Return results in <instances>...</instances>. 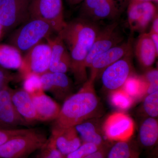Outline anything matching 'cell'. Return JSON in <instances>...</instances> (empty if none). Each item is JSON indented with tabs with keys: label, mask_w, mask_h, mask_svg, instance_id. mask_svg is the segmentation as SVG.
<instances>
[{
	"label": "cell",
	"mask_w": 158,
	"mask_h": 158,
	"mask_svg": "<svg viewBox=\"0 0 158 158\" xmlns=\"http://www.w3.org/2000/svg\"><path fill=\"white\" fill-rule=\"evenodd\" d=\"M11 100L19 115L27 125L38 121L31 94L23 88L12 89Z\"/></svg>",
	"instance_id": "19"
},
{
	"label": "cell",
	"mask_w": 158,
	"mask_h": 158,
	"mask_svg": "<svg viewBox=\"0 0 158 158\" xmlns=\"http://www.w3.org/2000/svg\"><path fill=\"white\" fill-rule=\"evenodd\" d=\"M50 138L57 149L65 156L73 152L82 144L81 140L74 127H52Z\"/></svg>",
	"instance_id": "16"
},
{
	"label": "cell",
	"mask_w": 158,
	"mask_h": 158,
	"mask_svg": "<svg viewBox=\"0 0 158 158\" xmlns=\"http://www.w3.org/2000/svg\"><path fill=\"white\" fill-rule=\"evenodd\" d=\"M83 142L92 143L102 148L104 140L100 131L95 123L87 120L74 127Z\"/></svg>",
	"instance_id": "22"
},
{
	"label": "cell",
	"mask_w": 158,
	"mask_h": 158,
	"mask_svg": "<svg viewBox=\"0 0 158 158\" xmlns=\"http://www.w3.org/2000/svg\"><path fill=\"white\" fill-rule=\"evenodd\" d=\"M129 0H102L83 18L93 21L118 18L128 4Z\"/></svg>",
	"instance_id": "18"
},
{
	"label": "cell",
	"mask_w": 158,
	"mask_h": 158,
	"mask_svg": "<svg viewBox=\"0 0 158 158\" xmlns=\"http://www.w3.org/2000/svg\"><path fill=\"white\" fill-rule=\"evenodd\" d=\"M45 40L51 49V62L49 71L66 73L70 71V54L61 37L58 35L54 37L50 36Z\"/></svg>",
	"instance_id": "15"
},
{
	"label": "cell",
	"mask_w": 158,
	"mask_h": 158,
	"mask_svg": "<svg viewBox=\"0 0 158 158\" xmlns=\"http://www.w3.org/2000/svg\"><path fill=\"white\" fill-rule=\"evenodd\" d=\"M107 158H140V155L128 141H117L111 148Z\"/></svg>",
	"instance_id": "25"
},
{
	"label": "cell",
	"mask_w": 158,
	"mask_h": 158,
	"mask_svg": "<svg viewBox=\"0 0 158 158\" xmlns=\"http://www.w3.org/2000/svg\"><path fill=\"white\" fill-rule=\"evenodd\" d=\"M106 153L104 149L102 148L96 152L91 154L84 158H106Z\"/></svg>",
	"instance_id": "34"
},
{
	"label": "cell",
	"mask_w": 158,
	"mask_h": 158,
	"mask_svg": "<svg viewBox=\"0 0 158 158\" xmlns=\"http://www.w3.org/2000/svg\"><path fill=\"white\" fill-rule=\"evenodd\" d=\"M149 34L153 43L154 44L156 49L158 51V34L150 31Z\"/></svg>",
	"instance_id": "35"
},
{
	"label": "cell",
	"mask_w": 158,
	"mask_h": 158,
	"mask_svg": "<svg viewBox=\"0 0 158 158\" xmlns=\"http://www.w3.org/2000/svg\"><path fill=\"white\" fill-rule=\"evenodd\" d=\"M23 80V88L29 93H34L41 88L40 76L34 73H29L22 78Z\"/></svg>",
	"instance_id": "29"
},
{
	"label": "cell",
	"mask_w": 158,
	"mask_h": 158,
	"mask_svg": "<svg viewBox=\"0 0 158 158\" xmlns=\"http://www.w3.org/2000/svg\"><path fill=\"white\" fill-rule=\"evenodd\" d=\"M48 139L44 133L32 128L0 146V158H28L41 149Z\"/></svg>",
	"instance_id": "4"
},
{
	"label": "cell",
	"mask_w": 158,
	"mask_h": 158,
	"mask_svg": "<svg viewBox=\"0 0 158 158\" xmlns=\"http://www.w3.org/2000/svg\"><path fill=\"white\" fill-rule=\"evenodd\" d=\"M127 7L128 22L132 32L144 33L158 15L152 2L129 0Z\"/></svg>",
	"instance_id": "10"
},
{
	"label": "cell",
	"mask_w": 158,
	"mask_h": 158,
	"mask_svg": "<svg viewBox=\"0 0 158 158\" xmlns=\"http://www.w3.org/2000/svg\"><path fill=\"white\" fill-rule=\"evenodd\" d=\"M5 32H6V31H5V28H4V27L0 24V40H1L4 34H5Z\"/></svg>",
	"instance_id": "38"
},
{
	"label": "cell",
	"mask_w": 158,
	"mask_h": 158,
	"mask_svg": "<svg viewBox=\"0 0 158 158\" xmlns=\"http://www.w3.org/2000/svg\"><path fill=\"white\" fill-rule=\"evenodd\" d=\"M40 152L36 158H66L57 149L53 141L48 138L46 143L39 150Z\"/></svg>",
	"instance_id": "28"
},
{
	"label": "cell",
	"mask_w": 158,
	"mask_h": 158,
	"mask_svg": "<svg viewBox=\"0 0 158 158\" xmlns=\"http://www.w3.org/2000/svg\"><path fill=\"white\" fill-rule=\"evenodd\" d=\"M23 56L21 52L9 44H0V66L8 69L21 68Z\"/></svg>",
	"instance_id": "21"
},
{
	"label": "cell",
	"mask_w": 158,
	"mask_h": 158,
	"mask_svg": "<svg viewBox=\"0 0 158 158\" xmlns=\"http://www.w3.org/2000/svg\"><path fill=\"white\" fill-rule=\"evenodd\" d=\"M132 37H130L127 42H123L112 48L98 55L91 63L90 78L95 80L107 67L123 58L131 51L133 50Z\"/></svg>",
	"instance_id": "12"
},
{
	"label": "cell",
	"mask_w": 158,
	"mask_h": 158,
	"mask_svg": "<svg viewBox=\"0 0 158 158\" xmlns=\"http://www.w3.org/2000/svg\"><path fill=\"white\" fill-rule=\"evenodd\" d=\"M122 88L134 100L147 94V84L142 76L131 75Z\"/></svg>",
	"instance_id": "24"
},
{
	"label": "cell",
	"mask_w": 158,
	"mask_h": 158,
	"mask_svg": "<svg viewBox=\"0 0 158 158\" xmlns=\"http://www.w3.org/2000/svg\"><path fill=\"white\" fill-rule=\"evenodd\" d=\"M94 81L90 78L77 92L64 101L52 127H74L94 117L99 108V102L94 89Z\"/></svg>",
	"instance_id": "2"
},
{
	"label": "cell",
	"mask_w": 158,
	"mask_h": 158,
	"mask_svg": "<svg viewBox=\"0 0 158 158\" xmlns=\"http://www.w3.org/2000/svg\"><path fill=\"white\" fill-rule=\"evenodd\" d=\"M12 91V89L8 86L0 91V129L27 126L15 108L11 100Z\"/></svg>",
	"instance_id": "14"
},
{
	"label": "cell",
	"mask_w": 158,
	"mask_h": 158,
	"mask_svg": "<svg viewBox=\"0 0 158 158\" xmlns=\"http://www.w3.org/2000/svg\"><path fill=\"white\" fill-rule=\"evenodd\" d=\"M40 76L43 90L57 99L65 101L72 95L73 85L66 73L48 71Z\"/></svg>",
	"instance_id": "13"
},
{
	"label": "cell",
	"mask_w": 158,
	"mask_h": 158,
	"mask_svg": "<svg viewBox=\"0 0 158 158\" xmlns=\"http://www.w3.org/2000/svg\"><path fill=\"white\" fill-rule=\"evenodd\" d=\"M147 84V94H150L158 91V71L152 69L148 71L142 76Z\"/></svg>",
	"instance_id": "31"
},
{
	"label": "cell",
	"mask_w": 158,
	"mask_h": 158,
	"mask_svg": "<svg viewBox=\"0 0 158 158\" xmlns=\"http://www.w3.org/2000/svg\"><path fill=\"white\" fill-rule=\"evenodd\" d=\"M123 40V36L117 22H113L104 28L100 29L86 58V68L90 67L97 56L120 44Z\"/></svg>",
	"instance_id": "9"
},
{
	"label": "cell",
	"mask_w": 158,
	"mask_h": 158,
	"mask_svg": "<svg viewBox=\"0 0 158 158\" xmlns=\"http://www.w3.org/2000/svg\"><path fill=\"white\" fill-rule=\"evenodd\" d=\"M143 107L150 117L156 118L158 116V91L147 94L144 99Z\"/></svg>",
	"instance_id": "27"
},
{
	"label": "cell",
	"mask_w": 158,
	"mask_h": 158,
	"mask_svg": "<svg viewBox=\"0 0 158 158\" xmlns=\"http://www.w3.org/2000/svg\"><path fill=\"white\" fill-rule=\"evenodd\" d=\"M18 77H20L17 76L10 71L0 66V91Z\"/></svg>",
	"instance_id": "33"
},
{
	"label": "cell",
	"mask_w": 158,
	"mask_h": 158,
	"mask_svg": "<svg viewBox=\"0 0 158 158\" xmlns=\"http://www.w3.org/2000/svg\"><path fill=\"white\" fill-rule=\"evenodd\" d=\"M152 25L150 31L158 34V15H156L152 21Z\"/></svg>",
	"instance_id": "36"
},
{
	"label": "cell",
	"mask_w": 158,
	"mask_h": 158,
	"mask_svg": "<svg viewBox=\"0 0 158 158\" xmlns=\"http://www.w3.org/2000/svg\"><path fill=\"white\" fill-rule=\"evenodd\" d=\"M110 100L113 106L123 110L129 109L135 102L122 88L111 91Z\"/></svg>",
	"instance_id": "26"
},
{
	"label": "cell",
	"mask_w": 158,
	"mask_h": 158,
	"mask_svg": "<svg viewBox=\"0 0 158 158\" xmlns=\"http://www.w3.org/2000/svg\"><path fill=\"white\" fill-rule=\"evenodd\" d=\"M38 121H54L60 113L61 107L51 97L47 95L42 89L30 94Z\"/></svg>",
	"instance_id": "17"
},
{
	"label": "cell",
	"mask_w": 158,
	"mask_h": 158,
	"mask_svg": "<svg viewBox=\"0 0 158 158\" xmlns=\"http://www.w3.org/2000/svg\"><path fill=\"white\" fill-rule=\"evenodd\" d=\"M30 19H39L49 23L57 34L66 22L63 15L62 0H32Z\"/></svg>",
	"instance_id": "5"
},
{
	"label": "cell",
	"mask_w": 158,
	"mask_h": 158,
	"mask_svg": "<svg viewBox=\"0 0 158 158\" xmlns=\"http://www.w3.org/2000/svg\"><path fill=\"white\" fill-rule=\"evenodd\" d=\"M32 128L8 129H0V146L18 136L28 132Z\"/></svg>",
	"instance_id": "32"
},
{
	"label": "cell",
	"mask_w": 158,
	"mask_h": 158,
	"mask_svg": "<svg viewBox=\"0 0 158 158\" xmlns=\"http://www.w3.org/2000/svg\"><path fill=\"white\" fill-rule=\"evenodd\" d=\"M101 28L96 22L80 17L69 23L58 34L71 58V69L77 84L88 80L85 61Z\"/></svg>",
	"instance_id": "1"
},
{
	"label": "cell",
	"mask_w": 158,
	"mask_h": 158,
	"mask_svg": "<svg viewBox=\"0 0 158 158\" xmlns=\"http://www.w3.org/2000/svg\"><path fill=\"white\" fill-rule=\"evenodd\" d=\"M66 1L69 5L74 6V5H78L83 2L85 0H66Z\"/></svg>",
	"instance_id": "37"
},
{
	"label": "cell",
	"mask_w": 158,
	"mask_h": 158,
	"mask_svg": "<svg viewBox=\"0 0 158 158\" xmlns=\"http://www.w3.org/2000/svg\"><path fill=\"white\" fill-rule=\"evenodd\" d=\"M133 1H140V2H158V0H133Z\"/></svg>",
	"instance_id": "39"
},
{
	"label": "cell",
	"mask_w": 158,
	"mask_h": 158,
	"mask_svg": "<svg viewBox=\"0 0 158 158\" xmlns=\"http://www.w3.org/2000/svg\"><path fill=\"white\" fill-rule=\"evenodd\" d=\"M135 53L141 66L149 68L158 56L156 50L148 33H143L139 36L135 46Z\"/></svg>",
	"instance_id": "20"
},
{
	"label": "cell",
	"mask_w": 158,
	"mask_h": 158,
	"mask_svg": "<svg viewBox=\"0 0 158 158\" xmlns=\"http://www.w3.org/2000/svg\"><path fill=\"white\" fill-rule=\"evenodd\" d=\"M106 138L111 141H127L133 135L135 123L128 115L115 113L108 117L103 127Z\"/></svg>",
	"instance_id": "11"
},
{
	"label": "cell",
	"mask_w": 158,
	"mask_h": 158,
	"mask_svg": "<svg viewBox=\"0 0 158 158\" xmlns=\"http://www.w3.org/2000/svg\"><path fill=\"white\" fill-rule=\"evenodd\" d=\"M132 50L103 71L102 82L106 89L112 91L122 88L132 74Z\"/></svg>",
	"instance_id": "8"
},
{
	"label": "cell",
	"mask_w": 158,
	"mask_h": 158,
	"mask_svg": "<svg viewBox=\"0 0 158 158\" xmlns=\"http://www.w3.org/2000/svg\"><path fill=\"white\" fill-rule=\"evenodd\" d=\"M51 58V49L48 44L42 41L37 44L23 56L20 77L23 78L29 73L40 76L49 71Z\"/></svg>",
	"instance_id": "6"
},
{
	"label": "cell",
	"mask_w": 158,
	"mask_h": 158,
	"mask_svg": "<svg viewBox=\"0 0 158 158\" xmlns=\"http://www.w3.org/2000/svg\"><path fill=\"white\" fill-rule=\"evenodd\" d=\"M101 148L92 143L83 142L77 149L66 156V158H84Z\"/></svg>",
	"instance_id": "30"
},
{
	"label": "cell",
	"mask_w": 158,
	"mask_h": 158,
	"mask_svg": "<svg viewBox=\"0 0 158 158\" xmlns=\"http://www.w3.org/2000/svg\"><path fill=\"white\" fill-rule=\"evenodd\" d=\"M32 0H0V24L6 31L18 27L30 19Z\"/></svg>",
	"instance_id": "7"
},
{
	"label": "cell",
	"mask_w": 158,
	"mask_h": 158,
	"mask_svg": "<svg viewBox=\"0 0 158 158\" xmlns=\"http://www.w3.org/2000/svg\"><path fill=\"white\" fill-rule=\"evenodd\" d=\"M53 32L54 29L48 22L39 19H29L11 34L9 43L25 54Z\"/></svg>",
	"instance_id": "3"
},
{
	"label": "cell",
	"mask_w": 158,
	"mask_h": 158,
	"mask_svg": "<svg viewBox=\"0 0 158 158\" xmlns=\"http://www.w3.org/2000/svg\"><path fill=\"white\" fill-rule=\"evenodd\" d=\"M141 144L146 148L154 146L158 139V123L156 118L149 117L141 124L139 134Z\"/></svg>",
	"instance_id": "23"
}]
</instances>
